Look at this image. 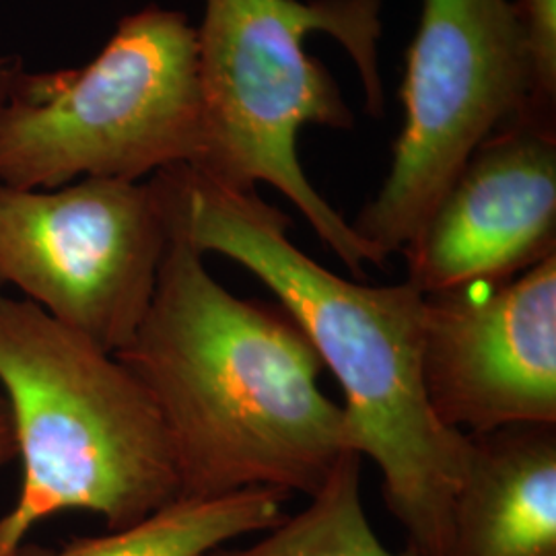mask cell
<instances>
[{"mask_svg":"<svg viewBox=\"0 0 556 556\" xmlns=\"http://www.w3.org/2000/svg\"><path fill=\"white\" fill-rule=\"evenodd\" d=\"M155 178L169 241L151 307L116 357L160 413L179 497H314L338 459L358 452L344 406L319 388L318 351L280 303L238 298L211 275L165 174Z\"/></svg>","mask_w":556,"mask_h":556,"instance_id":"1","label":"cell"},{"mask_svg":"<svg viewBox=\"0 0 556 556\" xmlns=\"http://www.w3.org/2000/svg\"><path fill=\"white\" fill-rule=\"evenodd\" d=\"M190 241L238 262L298 319L344 392L357 450L381 475L386 507L413 556H439L470 439L445 427L422 386L425 295L408 280L365 285L299 250L291 220L258 194L188 165L163 169Z\"/></svg>","mask_w":556,"mask_h":556,"instance_id":"2","label":"cell"},{"mask_svg":"<svg viewBox=\"0 0 556 556\" xmlns=\"http://www.w3.org/2000/svg\"><path fill=\"white\" fill-rule=\"evenodd\" d=\"M381 29V0H204L197 29L206 147L192 169L239 190L273 186L357 277L388 258L358 238L299 161L303 126H355L337 80L307 54L305 38L328 34L349 52L365 105L379 116Z\"/></svg>","mask_w":556,"mask_h":556,"instance_id":"3","label":"cell"},{"mask_svg":"<svg viewBox=\"0 0 556 556\" xmlns=\"http://www.w3.org/2000/svg\"><path fill=\"white\" fill-rule=\"evenodd\" d=\"M0 394L21 462L20 495L0 517V556L64 511L93 514L114 532L179 498L165 427L135 374L11 295H0Z\"/></svg>","mask_w":556,"mask_h":556,"instance_id":"4","label":"cell"},{"mask_svg":"<svg viewBox=\"0 0 556 556\" xmlns=\"http://www.w3.org/2000/svg\"><path fill=\"white\" fill-rule=\"evenodd\" d=\"M206 147L197 27L149 4L79 68L21 71L0 110V184L142 181L199 165Z\"/></svg>","mask_w":556,"mask_h":556,"instance_id":"5","label":"cell"},{"mask_svg":"<svg viewBox=\"0 0 556 556\" xmlns=\"http://www.w3.org/2000/svg\"><path fill=\"white\" fill-rule=\"evenodd\" d=\"M390 172L353 229L402 254L478 147L526 118L532 75L514 0H418Z\"/></svg>","mask_w":556,"mask_h":556,"instance_id":"6","label":"cell"},{"mask_svg":"<svg viewBox=\"0 0 556 556\" xmlns=\"http://www.w3.org/2000/svg\"><path fill=\"white\" fill-rule=\"evenodd\" d=\"M169 241L160 179L0 184V291L116 355L137 334Z\"/></svg>","mask_w":556,"mask_h":556,"instance_id":"7","label":"cell"},{"mask_svg":"<svg viewBox=\"0 0 556 556\" xmlns=\"http://www.w3.org/2000/svg\"><path fill=\"white\" fill-rule=\"evenodd\" d=\"M420 371L435 417L464 435L556 425V256L425 295Z\"/></svg>","mask_w":556,"mask_h":556,"instance_id":"8","label":"cell"},{"mask_svg":"<svg viewBox=\"0 0 556 556\" xmlns=\"http://www.w3.org/2000/svg\"><path fill=\"white\" fill-rule=\"evenodd\" d=\"M402 254L422 295L501 285L556 256V130L517 119L484 140Z\"/></svg>","mask_w":556,"mask_h":556,"instance_id":"9","label":"cell"},{"mask_svg":"<svg viewBox=\"0 0 556 556\" xmlns=\"http://www.w3.org/2000/svg\"><path fill=\"white\" fill-rule=\"evenodd\" d=\"M439 556H556V425L468 435Z\"/></svg>","mask_w":556,"mask_h":556,"instance_id":"10","label":"cell"},{"mask_svg":"<svg viewBox=\"0 0 556 556\" xmlns=\"http://www.w3.org/2000/svg\"><path fill=\"white\" fill-rule=\"evenodd\" d=\"M289 495L248 489L208 498L179 497L139 523L60 548L23 540L7 556H208L238 538L270 532L287 519Z\"/></svg>","mask_w":556,"mask_h":556,"instance_id":"11","label":"cell"},{"mask_svg":"<svg viewBox=\"0 0 556 556\" xmlns=\"http://www.w3.org/2000/svg\"><path fill=\"white\" fill-rule=\"evenodd\" d=\"M361 459L346 452L307 507L252 546H223L208 556H413L388 551L376 536L361 501Z\"/></svg>","mask_w":556,"mask_h":556,"instance_id":"12","label":"cell"},{"mask_svg":"<svg viewBox=\"0 0 556 556\" xmlns=\"http://www.w3.org/2000/svg\"><path fill=\"white\" fill-rule=\"evenodd\" d=\"M532 75L526 118L556 130V0H514Z\"/></svg>","mask_w":556,"mask_h":556,"instance_id":"13","label":"cell"},{"mask_svg":"<svg viewBox=\"0 0 556 556\" xmlns=\"http://www.w3.org/2000/svg\"><path fill=\"white\" fill-rule=\"evenodd\" d=\"M17 459V445L13 433V420L4 397L0 394V470Z\"/></svg>","mask_w":556,"mask_h":556,"instance_id":"14","label":"cell"},{"mask_svg":"<svg viewBox=\"0 0 556 556\" xmlns=\"http://www.w3.org/2000/svg\"><path fill=\"white\" fill-rule=\"evenodd\" d=\"M21 71H23V64L17 56H0V110L9 98L13 83L20 77Z\"/></svg>","mask_w":556,"mask_h":556,"instance_id":"15","label":"cell"}]
</instances>
